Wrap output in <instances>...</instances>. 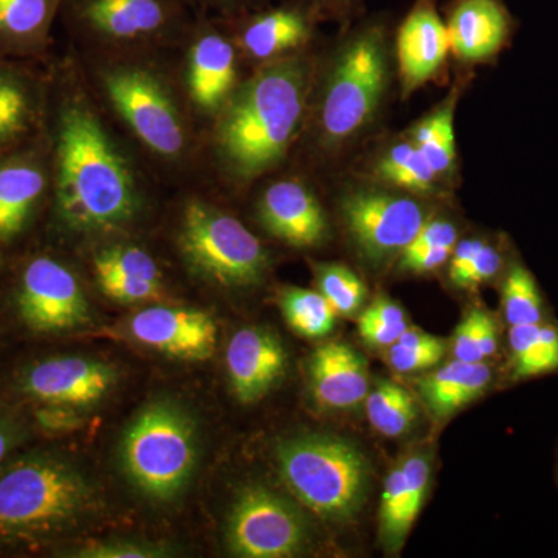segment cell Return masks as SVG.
<instances>
[{"label":"cell","instance_id":"1","mask_svg":"<svg viewBox=\"0 0 558 558\" xmlns=\"http://www.w3.org/2000/svg\"><path fill=\"white\" fill-rule=\"evenodd\" d=\"M51 178L54 209L69 230H113L137 215L140 196L130 165L81 98H68L58 109Z\"/></svg>","mask_w":558,"mask_h":558},{"label":"cell","instance_id":"2","mask_svg":"<svg viewBox=\"0 0 558 558\" xmlns=\"http://www.w3.org/2000/svg\"><path fill=\"white\" fill-rule=\"evenodd\" d=\"M306 90V62L290 58L267 65L231 95L216 142L236 178L255 179L277 167L303 117Z\"/></svg>","mask_w":558,"mask_h":558},{"label":"cell","instance_id":"3","mask_svg":"<svg viewBox=\"0 0 558 558\" xmlns=\"http://www.w3.org/2000/svg\"><path fill=\"white\" fill-rule=\"evenodd\" d=\"M94 502L78 470L54 458L22 459L0 473V535L35 538L75 523Z\"/></svg>","mask_w":558,"mask_h":558},{"label":"cell","instance_id":"4","mask_svg":"<svg viewBox=\"0 0 558 558\" xmlns=\"http://www.w3.org/2000/svg\"><path fill=\"white\" fill-rule=\"evenodd\" d=\"M279 475L312 512L351 520L368 492L369 468L351 442L333 436L290 439L278 449Z\"/></svg>","mask_w":558,"mask_h":558},{"label":"cell","instance_id":"5","mask_svg":"<svg viewBox=\"0 0 558 558\" xmlns=\"http://www.w3.org/2000/svg\"><path fill=\"white\" fill-rule=\"evenodd\" d=\"M123 464L140 492L156 499L178 497L196 469V425L172 403L146 407L124 433Z\"/></svg>","mask_w":558,"mask_h":558},{"label":"cell","instance_id":"6","mask_svg":"<svg viewBox=\"0 0 558 558\" xmlns=\"http://www.w3.org/2000/svg\"><path fill=\"white\" fill-rule=\"evenodd\" d=\"M179 245L191 269L229 288L258 284L269 263L258 238L240 220L199 201L183 211Z\"/></svg>","mask_w":558,"mask_h":558},{"label":"cell","instance_id":"7","mask_svg":"<svg viewBox=\"0 0 558 558\" xmlns=\"http://www.w3.org/2000/svg\"><path fill=\"white\" fill-rule=\"evenodd\" d=\"M185 0H65L70 28L106 49L132 50L178 38L190 28Z\"/></svg>","mask_w":558,"mask_h":558},{"label":"cell","instance_id":"8","mask_svg":"<svg viewBox=\"0 0 558 558\" xmlns=\"http://www.w3.org/2000/svg\"><path fill=\"white\" fill-rule=\"evenodd\" d=\"M387 78L385 36L374 25L351 39L330 73L322 108L325 137L337 143L362 130L379 106Z\"/></svg>","mask_w":558,"mask_h":558},{"label":"cell","instance_id":"9","mask_svg":"<svg viewBox=\"0 0 558 558\" xmlns=\"http://www.w3.org/2000/svg\"><path fill=\"white\" fill-rule=\"evenodd\" d=\"M113 108L154 153L175 159L189 145V130L167 84L153 70L116 65L102 73Z\"/></svg>","mask_w":558,"mask_h":558},{"label":"cell","instance_id":"10","mask_svg":"<svg viewBox=\"0 0 558 558\" xmlns=\"http://www.w3.org/2000/svg\"><path fill=\"white\" fill-rule=\"evenodd\" d=\"M307 542L306 520L269 488H245L230 513L229 545L236 556L292 557Z\"/></svg>","mask_w":558,"mask_h":558},{"label":"cell","instance_id":"11","mask_svg":"<svg viewBox=\"0 0 558 558\" xmlns=\"http://www.w3.org/2000/svg\"><path fill=\"white\" fill-rule=\"evenodd\" d=\"M17 307L36 332H64L89 322V303L68 266L49 256L32 259L22 271Z\"/></svg>","mask_w":558,"mask_h":558},{"label":"cell","instance_id":"12","mask_svg":"<svg viewBox=\"0 0 558 558\" xmlns=\"http://www.w3.org/2000/svg\"><path fill=\"white\" fill-rule=\"evenodd\" d=\"M349 233L371 260L402 253L424 226V209L409 197L360 191L343 202Z\"/></svg>","mask_w":558,"mask_h":558},{"label":"cell","instance_id":"13","mask_svg":"<svg viewBox=\"0 0 558 558\" xmlns=\"http://www.w3.org/2000/svg\"><path fill=\"white\" fill-rule=\"evenodd\" d=\"M132 339L170 357L205 360L218 343V328L207 312L180 307H148L131 318Z\"/></svg>","mask_w":558,"mask_h":558},{"label":"cell","instance_id":"14","mask_svg":"<svg viewBox=\"0 0 558 558\" xmlns=\"http://www.w3.org/2000/svg\"><path fill=\"white\" fill-rule=\"evenodd\" d=\"M116 381V369L97 360L50 359L28 371L24 389L49 405L86 409L100 402Z\"/></svg>","mask_w":558,"mask_h":558},{"label":"cell","instance_id":"15","mask_svg":"<svg viewBox=\"0 0 558 558\" xmlns=\"http://www.w3.org/2000/svg\"><path fill=\"white\" fill-rule=\"evenodd\" d=\"M238 76L236 47L207 17L194 31L186 69L191 100L204 112L226 108Z\"/></svg>","mask_w":558,"mask_h":558},{"label":"cell","instance_id":"16","mask_svg":"<svg viewBox=\"0 0 558 558\" xmlns=\"http://www.w3.org/2000/svg\"><path fill=\"white\" fill-rule=\"evenodd\" d=\"M288 354L270 330L244 328L231 337L227 369L236 398L244 403L263 399L281 380Z\"/></svg>","mask_w":558,"mask_h":558},{"label":"cell","instance_id":"17","mask_svg":"<svg viewBox=\"0 0 558 558\" xmlns=\"http://www.w3.org/2000/svg\"><path fill=\"white\" fill-rule=\"evenodd\" d=\"M50 172L38 149L0 157V242L20 236L49 186Z\"/></svg>","mask_w":558,"mask_h":558},{"label":"cell","instance_id":"18","mask_svg":"<svg viewBox=\"0 0 558 558\" xmlns=\"http://www.w3.org/2000/svg\"><path fill=\"white\" fill-rule=\"evenodd\" d=\"M450 50L447 24L440 20L435 0H417L402 22L398 58L403 90L417 89L438 73Z\"/></svg>","mask_w":558,"mask_h":558},{"label":"cell","instance_id":"19","mask_svg":"<svg viewBox=\"0 0 558 558\" xmlns=\"http://www.w3.org/2000/svg\"><path fill=\"white\" fill-rule=\"evenodd\" d=\"M260 219L271 234L293 247H314L328 233L318 201L295 180H281L266 190L260 201Z\"/></svg>","mask_w":558,"mask_h":558},{"label":"cell","instance_id":"20","mask_svg":"<svg viewBox=\"0 0 558 558\" xmlns=\"http://www.w3.org/2000/svg\"><path fill=\"white\" fill-rule=\"evenodd\" d=\"M512 28L502 0H454L447 24L450 50L464 61L488 60L505 49Z\"/></svg>","mask_w":558,"mask_h":558},{"label":"cell","instance_id":"21","mask_svg":"<svg viewBox=\"0 0 558 558\" xmlns=\"http://www.w3.org/2000/svg\"><path fill=\"white\" fill-rule=\"evenodd\" d=\"M312 392L325 409L357 407L369 391L365 359L354 348L330 341L314 352L311 360Z\"/></svg>","mask_w":558,"mask_h":558},{"label":"cell","instance_id":"22","mask_svg":"<svg viewBox=\"0 0 558 558\" xmlns=\"http://www.w3.org/2000/svg\"><path fill=\"white\" fill-rule=\"evenodd\" d=\"M312 32V11L301 3H284L245 16L238 27V44L253 60L267 61L299 49Z\"/></svg>","mask_w":558,"mask_h":558},{"label":"cell","instance_id":"23","mask_svg":"<svg viewBox=\"0 0 558 558\" xmlns=\"http://www.w3.org/2000/svg\"><path fill=\"white\" fill-rule=\"evenodd\" d=\"M44 116L40 84L27 70L0 60V157L24 146Z\"/></svg>","mask_w":558,"mask_h":558},{"label":"cell","instance_id":"24","mask_svg":"<svg viewBox=\"0 0 558 558\" xmlns=\"http://www.w3.org/2000/svg\"><path fill=\"white\" fill-rule=\"evenodd\" d=\"M65 0H0V58H27L49 47Z\"/></svg>","mask_w":558,"mask_h":558},{"label":"cell","instance_id":"25","mask_svg":"<svg viewBox=\"0 0 558 558\" xmlns=\"http://www.w3.org/2000/svg\"><path fill=\"white\" fill-rule=\"evenodd\" d=\"M494 380L487 362H462L433 371L416 381V388L433 416L444 418L483 396Z\"/></svg>","mask_w":558,"mask_h":558},{"label":"cell","instance_id":"26","mask_svg":"<svg viewBox=\"0 0 558 558\" xmlns=\"http://www.w3.org/2000/svg\"><path fill=\"white\" fill-rule=\"evenodd\" d=\"M510 380L537 379L558 373V325L550 322L509 328Z\"/></svg>","mask_w":558,"mask_h":558},{"label":"cell","instance_id":"27","mask_svg":"<svg viewBox=\"0 0 558 558\" xmlns=\"http://www.w3.org/2000/svg\"><path fill=\"white\" fill-rule=\"evenodd\" d=\"M501 311L509 328L550 322L537 279L521 260H512L502 277Z\"/></svg>","mask_w":558,"mask_h":558},{"label":"cell","instance_id":"28","mask_svg":"<svg viewBox=\"0 0 558 558\" xmlns=\"http://www.w3.org/2000/svg\"><path fill=\"white\" fill-rule=\"evenodd\" d=\"M371 425L388 438L405 435L417 418V403L405 388L381 380L365 398Z\"/></svg>","mask_w":558,"mask_h":558},{"label":"cell","instance_id":"29","mask_svg":"<svg viewBox=\"0 0 558 558\" xmlns=\"http://www.w3.org/2000/svg\"><path fill=\"white\" fill-rule=\"evenodd\" d=\"M279 304L290 328L307 339L328 336L339 317L323 293L315 290L290 288L284 290Z\"/></svg>","mask_w":558,"mask_h":558},{"label":"cell","instance_id":"30","mask_svg":"<svg viewBox=\"0 0 558 558\" xmlns=\"http://www.w3.org/2000/svg\"><path fill=\"white\" fill-rule=\"evenodd\" d=\"M417 515L411 506L409 483L402 465H396L385 481L380 501V537L385 545L392 549L399 548Z\"/></svg>","mask_w":558,"mask_h":558},{"label":"cell","instance_id":"31","mask_svg":"<svg viewBox=\"0 0 558 558\" xmlns=\"http://www.w3.org/2000/svg\"><path fill=\"white\" fill-rule=\"evenodd\" d=\"M453 113L454 105L449 101L422 120L413 131L414 145L424 154L436 174L449 171L457 157Z\"/></svg>","mask_w":558,"mask_h":558},{"label":"cell","instance_id":"32","mask_svg":"<svg viewBox=\"0 0 558 558\" xmlns=\"http://www.w3.org/2000/svg\"><path fill=\"white\" fill-rule=\"evenodd\" d=\"M379 174L392 185L417 193L429 191L438 175L413 142L389 149L379 163Z\"/></svg>","mask_w":558,"mask_h":558},{"label":"cell","instance_id":"33","mask_svg":"<svg viewBox=\"0 0 558 558\" xmlns=\"http://www.w3.org/2000/svg\"><path fill=\"white\" fill-rule=\"evenodd\" d=\"M444 354L446 344L442 340L409 328L389 347L388 363L396 373H421L438 365Z\"/></svg>","mask_w":558,"mask_h":558},{"label":"cell","instance_id":"34","mask_svg":"<svg viewBox=\"0 0 558 558\" xmlns=\"http://www.w3.org/2000/svg\"><path fill=\"white\" fill-rule=\"evenodd\" d=\"M317 281L318 292L329 301L337 315H352L365 301L366 289L362 279L339 264L319 266Z\"/></svg>","mask_w":558,"mask_h":558},{"label":"cell","instance_id":"35","mask_svg":"<svg viewBox=\"0 0 558 558\" xmlns=\"http://www.w3.org/2000/svg\"><path fill=\"white\" fill-rule=\"evenodd\" d=\"M97 277L117 275V277L149 279L161 282L159 266L149 253L137 247H110L102 250L94 260Z\"/></svg>","mask_w":558,"mask_h":558},{"label":"cell","instance_id":"36","mask_svg":"<svg viewBox=\"0 0 558 558\" xmlns=\"http://www.w3.org/2000/svg\"><path fill=\"white\" fill-rule=\"evenodd\" d=\"M97 279L102 292L109 299L120 303H143V301L157 299L161 293V282L149 281V279L117 277V275H106Z\"/></svg>","mask_w":558,"mask_h":558},{"label":"cell","instance_id":"37","mask_svg":"<svg viewBox=\"0 0 558 558\" xmlns=\"http://www.w3.org/2000/svg\"><path fill=\"white\" fill-rule=\"evenodd\" d=\"M502 267H505V258L501 252L486 242L454 284L465 289L478 288L484 282L498 277Z\"/></svg>","mask_w":558,"mask_h":558},{"label":"cell","instance_id":"38","mask_svg":"<svg viewBox=\"0 0 558 558\" xmlns=\"http://www.w3.org/2000/svg\"><path fill=\"white\" fill-rule=\"evenodd\" d=\"M484 310H472L465 318L459 323L453 337V355L462 362H483L480 352L481 319Z\"/></svg>","mask_w":558,"mask_h":558},{"label":"cell","instance_id":"39","mask_svg":"<svg viewBox=\"0 0 558 558\" xmlns=\"http://www.w3.org/2000/svg\"><path fill=\"white\" fill-rule=\"evenodd\" d=\"M458 242L457 229L447 220H425L416 238L407 248L454 247Z\"/></svg>","mask_w":558,"mask_h":558},{"label":"cell","instance_id":"40","mask_svg":"<svg viewBox=\"0 0 558 558\" xmlns=\"http://www.w3.org/2000/svg\"><path fill=\"white\" fill-rule=\"evenodd\" d=\"M454 247L405 248L402 255L403 269L425 274L442 267L450 259Z\"/></svg>","mask_w":558,"mask_h":558},{"label":"cell","instance_id":"41","mask_svg":"<svg viewBox=\"0 0 558 558\" xmlns=\"http://www.w3.org/2000/svg\"><path fill=\"white\" fill-rule=\"evenodd\" d=\"M87 558H146L159 557L161 550L150 546L138 545V543H106V545L92 546L80 554Z\"/></svg>","mask_w":558,"mask_h":558},{"label":"cell","instance_id":"42","mask_svg":"<svg viewBox=\"0 0 558 558\" xmlns=\"http://www.w3.org/2000/svg\"><path fill=\"white\" fill-rule=\"evenodd\" d=\"M405 330L396 328V326L385 325V323L365 317V315H360L359 318L360 337L371 347H391Z\"/></svg>","mask_w":558,"mask_h":558},{"label":"cell","instance_id":"43","mask_svg":"<svg viewBox=\"0 0 558 558\" xmlns=\"http://www.w3.org/2000/svg\"><path fill=\"white\" fill-rule=\"evenodd\" d=\"M486 242L481 240H468L462 242H457L454 245L453 252H451L450 256V279L451 281H457L468 267L470 263H472L473 258H475L476 253L483 248V245Z\"/></svg>","mask_w":558,"mask_h":558},{"label":"cell","instance_id":"44","mask_svg":"<svg viewBox=\"0 0 558 558\" xmlns=\"http://www.w3.org/2000/svg\"><path fill=\"white\" fill-rule=\"evenodd\" d=\"M259 2H263V0H185L186 5L196 7L201 10V13L216 10L226 14V16L252 9V7L258 5Z\"/></svg>","mask_w":558,"mask_h":558},{"label":"cell","instance_id":"45","mask_svg":"<svg viewBox=\"0 0 558 558\" xmlns=\"http://www.w3.org/2000/svg\"><path fill=\"white\" fill-rule=\"evenodd\" d=\"M16 442V435L14 429L11 428L9 422L0 418V461L7 457V453L11 450V447Z\"/></svg>","mask_w":558,"mask_h":558},{"label":"cell","instance_id":"46","mask_svg":"<svg viewBox=\"0 0 558 558\" xmlns=\"http://www.w3.org/2000/svg\"><path fill=\"white\" fill-rule=\"evenodd\" d=\"M315 2L325 3V5L341 7L347 5L348 0H315Z\"/></svg>","mask_w":558,"mask_h":558},{"label":"cell","instance_id":"47","mask_svg":"<svg viewBox=\"0 0 558 558\" xmlns=\"http://www.w3.org/2000/svg\"><path fill=\"white\" fill-rule=\"evenodd\" d=\"M0 60H2V58H0Z\"/></svg>","mask_w":558,"mask_h":558}]
</instances>
